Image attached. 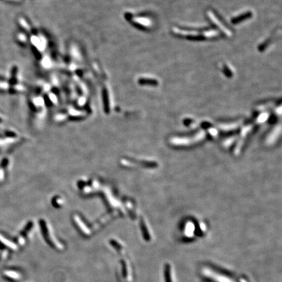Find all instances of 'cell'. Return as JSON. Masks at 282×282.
Returning <instances> with one entry per match:
<instances>
[{
  "label": "cell",
  "instance_id": "obj_4",
  "mask_svg": "<svg viewBox=\"0 0 282 282\" xmlns=\"http://www.w3.org/2000/svg\"><path fill=\"white\" fill-rule=\"evenodd\" d=\"M134 20L137 21V23L138 24L143 25V26H144V27H148L149 25L151 24L150 20L147 18H143V17H141V18H137Z\"/></svg>",
  "mask_w": 282,
  "mask_h": 282
},
{
  "label": "cell",
  "instance_id": "obj_2",
  "mask_svg": "<svg viewBox=\"0 0 282 282\" xmlns=\"http://www.w3.org/2000/svg\"><path fill=\"white\" fill-rule=\"evenodd\" d=\"M173 32H174L175 34L177 35V36H183L189 39H205L202 35H200L199 34V32L195 31H191V30H185L177 28H173Z\"/></svg>",
  "mask_w": 282,
  "mask_h": 282
},
{
  "label": "cell",
  "instance_id": "obj_1",
  "mask_svg": "<svg viewBox=\"0 0 282 282\" xmlns=\"http://www.w3.org/2000/svg\"><path fill=\"white\" fill-rule=\"evenodd\" d=\"M207 16L208 17V19L211 20L212 22L214 24H215L217 27L219 28L221 31H222L223 33H224L227 36L231 37L232 36V32L231 30L225 26V25H224L222 23V22L218 18V17H217V16L213 12L211 11H208Z\"/></svg>",
  "mask_w": 282,
  "mask_h": 282
},
{
  "label": "cell",
  "instance_id": "obj_5",
  "mask_svg": "<svg viewBox=\"0 0 282 282\" xmlns=\"http://www.w3.org/2000/svg\"><path fill=\"white\" fill-rule=\"evenodd\" d=\"M250 15H251L250 12H248V13L243 15H242V16H240L239 17H237V18L234 19L233 22L234 23H238V22H241L242 20L249 18V17L250 16Z\"/></svg>",
  "mask_w": 282,
  "mask_h": 282
},
{
  "label": "cell",
  "instance_id": "obj_3",
  "mask_svg": "<svg viewBox=\"0 0 282 282\" xmlns=\"http://www.w3.org/2000/svg\"><path fill=\"white\" fill-rule=\"evenodd\" d=\"M219 36V32L215 29H208L203 32V36L205 38H214Z\"/></svg>",
  "mask_w": 282,
  "mask_h": 282
}]
</instances>
